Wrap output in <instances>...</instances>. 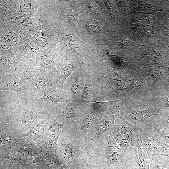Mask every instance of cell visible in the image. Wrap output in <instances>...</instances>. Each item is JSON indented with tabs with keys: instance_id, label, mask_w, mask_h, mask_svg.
Wrapping results in <instances>:
<instances>
[{
	"instance_id": "cell-1",
	"label": "cell",
	"mask_w": 169,
	"mask_h": 169,
	"mask_svg": "<svg viewBox=\"0 0 169 169\" xmlns=\"http://www.w3.org/2000/svg\"><path fill=\"white\" fill-rule=\"evenodd\" d=\"M85 64L93 73V101L124 103L145 97L162 98L136 72L118 69L102 58H90Z\"/></svg>"
},
{
	"instance_id": "cell-2",
	"label": "cell",
	"mask_w": 169,
	"mask_h": 169,
	"mask_svg": "<svg viewBox=\"0 0 169 169\" xmlns=\"http://www.w3.org/2000/svg\"><path fill=\"white\" fill-rule=\"evenodd\" d=\"M1 125L18 129H29L52 114L34 105L25 94L0 92Z\"/></svg>"
},
{
	"instance_id": "cell-3",
	"label": "cell",
	"mask_w": 169,
	"mask_h": 169,
	"mask_svg": "<svg viewBox=\"0 0 169 169\" xmlns=\"http://www.w3.org/2000/svg\"><path fill=\"white\" fill-rule=\"evenodd\" d=\"M118 27L129 39L139 44L157 47L162 44L159 21L156 15L137 13L121 18Z\"/></svg>"
},
{
	"instance_id": "cell-4",
	"label": "cell",
	"mask_w": 169,
	"mask_h": 169,
	"mask_svg": "<svg viewBox=\"0 0 169 169\" xmlns=\"http://www.w3.org/2000/svg\"><path fill=\"white\" fill-rule=\"evenodd\" d=\"M161 99L148 97L123 103L120 116L137 128L150 117L160 114Z\"/></svg>"
},
{
	"instance_id": "cell-5",
	"label": "cell",
	"mask_w": 169,
	"mask_h": 169,
	"mask_svg": "<svg viewBox=\"0 0 169 169\" xmlns=\"http://www.w3.org/2000/svg\"><path fill=\"white\" fill-rule=\"evenodd\" d=\"M104 155L102 160L92 166V169H121L136 162V157L127 156L117 145L110 129L106 132L104 141Z\"/></svg>"
},
{
	"instance_id": "cell-6",
	"label": "cell",
	"mask_w": 169,
	"mask_h": 169,
	"mask_svg": "<svg viewBox=\"0 0 169 169\" xmlns=\"http://www.w3.org/2000/svg\"><path fill=\"white\" fill-rule=\"evenodd\" d=\"M120 116L119 114L111 110L104 109L101 110L98 121L86 137L84 145L85 155L82 159L84 166H87L90 161L99 137L115 125V120Z\"/></svg>"
},
{
	"instance_id": "cell-7",
	"label": "cell",
	"mask_w": 169,
	"mask_h": 169,
	"mask_svg": "<svg viewBox=\"0 0 169 169\" xmlns=\"http://www.w3.org/2000/svg\"><path fill=\"white\" fill-rule=\"evenodd\" d=\"M92 101L73 100L60 103L52 108V113L59 119L76 122L82 120L89 112Z\"/></svg>"
},
{
	"instance_id": "cell-8",
	"label": "cell",
	"mask_w": 169,
	"mask_h": 169,
	"mask_svg": "<svg viewBox=\"0 0 169 169\" xmlns=\"http://www.w3.org/2000/svg\"><path fill=\"white\" fill-rule=\"evenodd\" d=\"M104 54L102 58L112 66L137 73L140 66L134 56L133 51L109 46Z\"/></svg>"
},
{
	"instance_id": "cell-9",
	"label": "cell",
	"mask_w": 169,
	"mask_h": 169,
	"mask_svg": "<svg viewBox=\"0 0 169 169\" xmlns=\"http://www.w3.org/2000/svg\"><path fill=\"white\" fill-rule=\"evenodd\" d=\"M80 55L71 53L59 54L55 58L57 79L59 88L62 89L66 79L76 69L86 67Z\"/></svg>"
},
{
	"instance_id": "cell-10",
	"label": "cell",
	"mask_w": 169,
	"mask_h": 169,
	"mask_svg": "<svg viewBox=\"0 0 169 169\" xmlns=\"http://www.w3.org/2000/svg\"><path fill=\"white\" fill-rule=\"evenodd\" d=\"M15 74L19 79L27 81L38 89L40 90L47 86L55 87L59 89L58 85L57 73L48 69L33 68L26 71Z\"/></svg>"
},
{
	"instance_id": "cell-11",
	"label": "cell",
	"mask_w": 169,
	"mask_h": 169,
	"mask_svg": "<svg viewBox=\"0 0 169 169\" xmlns=\"http://www.w3.org/2000/svg\"><path fill=\"white\" fill-rule=\"evenodd\" d=\"M55 28L54 31L59 36L61 43L60 49H58L57 54L71 53L82 55L84 57L94 54L90 51L88 46L66 28Z\"/></svg>"
},
{
	"instance_id": "cell-12",
	"label": "cell",
	"mask_w": 169,
	"mask_h": 169,
	"mask_svg": "<svg viewBox=\"0 0 169 169\" xmlns=\"http://www.w3.org/2000/svg\"><path fill=\"white\" fill-rule=\"evenodd\" d=\"M40 90L44 94L40 98H36L25 95L36 106L49 113L52 114V110L55 105L73 100H70L64 94L62 89L56 87L47 86L41 89Z\"/></svg>"
},
{
	"instance_id": "cell-13",
	"label": "cell",
	"mask_w": 169,
	"mask_h": 169,
	"mask_svg": "<svg viewBox=\"0 0 169 169\" xmlns=\"http://www.w3.org/2000/svg\"><path fill=\"white\" fill-rule=\"evenodd\" d=\"M0 90L12 91L40 98V90L32 86L28 81L19 78L15 73L0 76Z\"/></svg>"
},
{
	"instance_id": "cell-14",
	"label": "cell",
	"mask_w": 169,
	"mask_h": 169,
	"mask_svg": "<svg viewBox=\"0 0 169 169\" xmlns=\"http://www.w3.org/2000/svg\"><path fill=\"white\" fill-rule=\"evenodd\" d=\"M81 67L75 70L65 80L62 88L64 94L71 100H80L88 70Z\"/></svg>"
},
{
	"instance_id": "cell-15",
	"label": "cell",
	"mask_w": 169,
	"mask_h": 169,
	"mask_svg": "<svg viewBox=\"0 0 169 169\" xmlns=\"http://www.w3.org/2000/svg\"><path fill=\"white\" fill-rule=\"evenodd\" d=\"M58 38L46 48L38 53L32 58L25 60L29 66L41 67L57 73L55 65V58L60 41Z\"/></svg>"
},
{
	"instance_id": "cell-16",
	"label": "cell",
	"mask_w": 169,
	"mask_h": 169,
	"mask_svg": "<svg viewBox=\"0 0 169 169\" xmlns=\"http://www.w3.org/2000/svg\"><path fill=\"white\" fill-rule=\"evenodd\" d=\"M138 128L150 163L159 161V152L162 141L159 134L155 129L146 125L144 123Z\"/></svg>"
},
{
	"instance_id": "cell-17",
	"label": "cell",
	"mask_w": 169,
	"mask_h": 169,
	"mask_svg": "<svg viewBox=\"0 0 169 169\" xmlns=\"http://www.w3.org/2000/svg\"><path fill=\"white\" fill-rule=\"evenodd\" d=\"M137 73L152 89L163 97L166 95L163 83L165 76L159 65L140 66Z\"/></svg>"
},
{
	"instance_id": "cell-18",
	"label": "cell",
	"mask_w": 169,
	"mask_h": 169,
	"mask_svg": "<svg viewBox=\"0 0 169 169\" xmlns=\"http://www.w3.org/2000/svg\"><path fill=\"white\" fill-rule=\"evenodd\" d=\"M157 47L152 45H144L133 51L134 56L140 66L160 65L166 51L159 50Z\"/></svg>"
},
{
	"instance_id": "cell-19",
	"label": "cell",
	"mask_w": 169,
	"mask_h": 169,
	"mask_svg": "<svg viewBox=\"0 0 169 169\" xmlns=\"http://www.w3.org/2000/svg\"><path fill=\"white\" fill-rule=\"evenodd\" d=\"M106 41L109 46L132 51L140 47L144 46L130 40L124 34L119 27L109 32Z\"/></svg>"
},
{
	"instance_id": "cell-20",
	"label": "cell",
	"mask_w": 169,
	"mask_h": 169,
	"mask_svg": "<svg viewBox=\"0 0 169 169\" xmlns=\"http://www.w3.org/2000/svg\"><path fill=\"white\" fill-rule=\"evenodd\" d=\"M59 149L62 158L70 169H81V167L84 168L79 162V151L77 147L71 143L64 142L60 145Z\"/></svg>"
},
{
	"instance_id": "cell-21",
	"label": "cell",
	"mask_w": 169,
	"mask_h": 169,
	"mask_svg": "<svg viewBox=\"0 0 169 169\" xmlns=\"http://www.w3.org/2000/svg\"><path fill=\"white\" fill-rule=\"evenodd\" d=\"M144 123L155 129L162 140L169 145V122L165 117L160 114L154 115L148 118Z\"/></svg>"
},
{
	"instance_id": "cell-22",
	"label": "cell",
	"mask_w": 169,
	"mask_h": 169,
	"mask_svg": "<svg viewBox=\"0 0 169 169\" xmlns=\"http://www.w3.org/2000/svg\"><path fill=\"white\" fill-rule=\"evenodd\" d=\"M0 76L26 71L33 68L28 66L24 60L18 62L0 58Z\"/></svg>"
},
{
	"instance_id": "cell-23",
	"label": "cell",
	"mask_w": 169,
	"mask_h": 169,
	"mask_svg": "<svg viewBox=\"0 0 169 169\" xmlns=\"http://www.w3.org/2000/svg\"><path fill=\"white\" fill-rule=\"evenodd\" d=\"M52 115L44 118L38 124L31 127L23 135V137L31 142L39 143L46 135V130L48 126L49 119Z\"/></svg>"
},
{
	"instance_id": "cell-24",
	"label": "cell",
	"mask_w": 169,
	"mask_h": 169,
	"mask_svg": "<svg viewBox=\"0 0 169 169\" xmlns=\"http://www.w3.org/2000/svg\"><path fill=\"white\" fill-rule=\"evenodd\" d=\"M117 120V125L120 133L133 147L137 148V132L138 128L128 122L120 116L118 117Z\"/></svg>"
},
{
	"instance_id": "cell-25",
	"label": "cell",
	"mask_w": 169,
	"mask_h": 169,
	"mask_svg": "<svg viewBox=\"0 0 169 169\" xmlns=\"http://www.w3.org/2000/svg\"><path fill=\"white\" fill-rule=\"evenodd\" d=\"M112 135L118 146L128 156L136 157L137 148L133 147L127 139L120 133L117 125L110 129Z\"/></svg>"
},
{
	"instance_id": "cell-26",
	"label": "cell",
	"mask_w": 169,
	"mask_h": 169,
	"mask_svg": "<svg viewBox=\"0 0 169 169\" xmlns=\"http://www.w3.org/2000/svg\"><path fill=\"white\" fill-rule=\"evenodd\" d=\"M164 0H139L137 12L144 14L156 15L161 11Z\"/></svg>"
},
{
	"instance_id": "cell-27",
	"label": "cell",
	"mask_w": 169,
	"mask_h": 169,
	"mask_svg": "<svg viewBox=\"0 0 169 169\" xmlns=\"http://www.w3.org/2000/svg\"><path fill=\"white\" fill-rule=\"evenodd\" d=\"M64 123V122L59 123L53 114L49 118L48 124L49 129V146L53 147L57 145L59 136L61 133H63V128Z\"/></svg>"
},
{
	"instance_id": "cell-28",
	"label": "cell",
	"mask_w": 169,
	"mask_h": 169,
	"mask_svg": "<svg viewBox=\"0 0 169 169\" xmlns=\"http://www.w3.org/2000/svg\"><path fill=\"white\" fill-rule=\"evenodd\" d=\"M137 153L136 163L139 169H150V162L143 144L140 132H137Z\"/></svg>"
},
{
	"instance_id": "cell-29",
	"label": "cell",
	"mask_w": 169,
	"mask_h": 169,
	"mask_svg": "<svg viewBox=\"0 0 169 169\" xmlns=\"http://www.w3.org/2000/svg\"><path fill=\"white\" fill-rule=\"evenodd\" d=\"M139 0H115L121 18L137 13Z\"/></svg>"
},
{
	"instance_id": "cell-30",
	"label": "cell",
	"mask_w": 169,
	"mask_h": 169,
	"mask_svg": "<svg viewBox=\"0 0 169 169\" xmlns=\"http://www.w3.org/2000/svg\"><path fill=\"white\" fill-rule=\"evenodd\" d=\"M93 74L90 69L86 78L81 96V101H93Z\"/></svg>"
},
{
	"instance_id": "cell-31",
	"label": "cell",
	"mask_w": 169,
	"mask_h": 169,
	"mask_svg": "<svg viewBox=\"0 0 169 169\" xmlns=\"http://www.w3.org/2000/svg\"><path fill=\"white\" fill-rule=\"evenodd\" d=\"M0 58L18 62L24 60L23 55L14 49H9V46L3 43L1 44Z\"/></svg>"
},
{
	"instance_id": "cell-32",
	"label": "cell",
	"mask_w": 169,
	"mask_h": 169,
	"mask_svg": "<svg viewBox=\"0 0 169 169\" xmlns=\"http://www.w3.org/2000/svg\"><path fill=\"white\" fill-rule=\"evenodd\" d=\"M66 9L64 13V18L70 25L73 27H75L79 20L80 11L73 8Z\"/></svg>"
},
{
	"instance_id": "cell-33",
	"label": "cell",
	"mask_w": 169,
	"mask_h": 169,
	"mask_svg": "<svg viewBox=\"0 0 169 169\" xmlns=\"http://www.w3.org/2000/svg\"><path fill=\"white\" fill-rule=\"evenodd\" d=\"M159 21L161 39L169 47V20Z\"/></svg>"
},
{
	"instance_id": "cell-34",
	"label": "cell",
	"mask_w": 169,
	"mask_h": 169,
	"mask_svg": "<svg viewBox=\"0 0 169 169\" xmlns=\"http://www.w3.org/2000/svg\"><path fill=\"white\" fill-rule=\"evenodd\" d=\"M158 160L169 166V145L161 141Z\"/></svg>"
},
{
	"instance_id": "cell-35",
	"label": "cell",
	"mask_w": 169,
	"mask_h": 169,
	"mask_svg": "<svg viewBox=\"0 0 169 169\" xmlns=\"http://www.w3.org/2000/svg\"><path fill=\"white\" fill-rule=\"evenodd\" d=\"M156 15L159 21L169 20V0H164L161 11Z\"/></svg>"
},
{
	"instance_id": "cell-36",
	"label": "cell",
	"mask_w": 169,
	"mask_h": 169,
	"mask_svg": "<svg viewBox=\"0 0 169 169\" xmlns=\"http://www.w3.org/2000/svg\"><path fill=\"white\" fill-rule=\"evenodd\" d=\"M160 66L164 76L169 75V47H167L165 54L161 60Z\"/></svg>"
},
{
	"instance_id": "cell-37",
	"label": "cell",
	"mask_w": 169,
	"mask_h": 169,
	"mask_svg": "<svg viewBox=\"0 0 169 169\" xmlns=\"http://www.w3.org/2000/svg\"><path fill=\"white\" fill-rule=\"evenodd\" d=\"M87 30L90 34L98 33L101 30V27L99 23L93 19L89 20L86 24Z\"/></svg>"
},
{
	"instance_id": "cell-38",
	"label": "cell",
	"mask_w": 169,
	"mask_h": 169,
	"mask_svg": "<svg viewBox=\"0 0 169 169\" xmlns=\"http://www.w3.org/2000/svg\"><path fill=\"white\" fill-rule=\"evenodd\" d=\"M150 169H169V166L160 161H155L150 163Z\"/></svg>"
},
{
	"instance_id": "cell-39",
	"label": "cell",
	"mask_w": 169,
	"mask_h": 169,
	"mask_svg": "<svg viewBox=\"0 0 169 169\" xmlns=\"http://www.w3.org/2000/svg\"><path fill=\"white\" fill-rule=\"evenodd\" d=\"M17 155L21 159L29 160L32 159V154L27 150L21 149L17 152Z\"/></svg>"
},
{
	"instance_id": "cell-40",
	"label": "cell",
	"mask_w": 169,
	"mask_h": 169,
	"mask_svg": "<svg viewBox=\"0 0 169 169\" xmlns=\"http://www.w3.org/2000/svg\"><path fill=\"white\" fill-rule=\"evenodd\" d=\"M161 109H169V94L166 95L160 100Z\"/></svg>"
},
{
	"instance_id": "cell-41",
	"label": "cell",
	"mask_w": 169,
	"mask_h": 169,
	"mask_svg": "<svg viewBox=\"0 0 169 169\" xmlns=\"http://www.w3.org/2000/svg\"><path fill=\"white\" fill-rule=\"evenodd\" d=\"M88 6L90 11L94 14L97 15H99V12L98 8L96 5L92 2H89L88 3Z\"/></svg>"
},
{
	"instance_id": "cell-42",
	"label": "cell",
	"mask_w": 169,
	"mask_h": 169,
	"mask_svg": "<svg viewBox=\"0 0 169 169\" xmlns=\"http://www.w3.org/2000/svg\"><path fill=\"white\" fill-rule=\"evenodd\" d=\"M163 83L166 94H169V75L164 76Z\"/></svg>"
},
{
	"instance_id": "cell-43",
	"label": "cell",
	"mask_w": 169,
	"mask_h": 169,
	"mask_svg": "<svg viewBox=\"0 0 169 169\" xmlns=\"http://www.w3.org/2000/svg\"><path fill=\"white\" fill-rule=\"evenodd\" d=\"M159 113L169 122V109L160 110Z\"/></svg>"
},
{
	"instance_id": "cell-44",
	"label": "cell",
	"mask_w": 169,
	"mask_h": 169,
	"mask_svg": "<svg viewBox=\"0 0 169 169\" xmlns=\"http://www.w3.org/2000/svg\"><path fill=\"white\" fill-rule=\"evenodd\" d=\"M121 169H139L136 162L131 163Z\"/></svg>"
},
{
	"instance_id": "cell-45",
	"label": "cell",
	"mask_w": 169,
	"mask_h": 169,
	"mask_svg": "<svg viewBox=\"0 0 169 169\" xmlns=\"http://www.w3.org/2000/svg\"><path fill=\"white\" fill-rule=\"evenodd\" d=\"M85 169H86V168H85Z\"/></svg>"
}]
</instances>
